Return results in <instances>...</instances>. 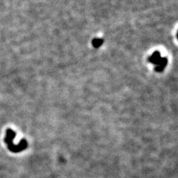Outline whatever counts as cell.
I'll return each instance as SVG.
<instances>
[{
	"label": "cell",
	"instance_id": "cell-3",
	"mask_svg": "<svg viewBox=\"0 0 178 178\" xmlns=\"http://www.w3.org/2000/svg\"><path fill=\"white\" fill-rule=\"evenodd\" d=\"M167 63H168L167 58H166V57L162 58V60H161V62H160V65H159V66H157V67L155 68L156 71H157V72L163 71V70L165 68V67L166 66V65H167Z\"/></svg>",
	"mask_w": 178,
	"mask_h": 178
},
{
	"label": "cell",
	"instance_id": "cell-1",
	"mask_svg": "<svg viewBox=\"0 0 178 178\" xmlns=\"http://www.w3.org/2000/svg\"><path fill=\"white\" fill-rule=\"evenodd\" d=\"M16 137V133L11 128H8L6 131V135L5 137V143L8 145V148L14 153H18L25 150L27 147V143L26 140L22 139L18 145H14V140Z\"/></svg>",
	"mask_w": 178,
	"mask_h": 178
},
{
	"label": "cell",
	"instance_id": "cell-2",
	"mask_svg": "<svg viewBox=\"0 0 178 178\" xmlns=\"http://www.w3.org/2000/svg\"><path fill=\"white\" fill-rule=\"evenodd\" d=\"M162 60V57L160 56V53L158 51H156L154 53H153V54L151 55V56L148 59V61L150 63H153L154 65H157V66H159Z\"/></svg>",
	"mask_w": 178,
	"mask_h": 178
},
{
	"label": "cell",
	"instance_id": "cell-4",
	"mask_svg": "<svg viewBox=\"0 0 178 178\" xmlns=\"http://www.w3.org/2000/svg\"><path fill=\"white\" fill-rule=\"evenodd\" d=\"M102 43H103V40H102V39H94V40H93V41H92V45H93L94 47L96 48L100 47L102 45Z\"/></svg>",
	"mask_w": 178,
	"mask_h": 178
}]
</instances>
